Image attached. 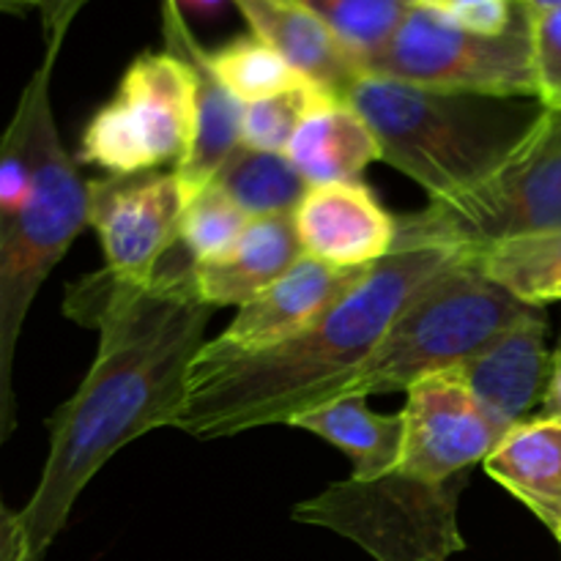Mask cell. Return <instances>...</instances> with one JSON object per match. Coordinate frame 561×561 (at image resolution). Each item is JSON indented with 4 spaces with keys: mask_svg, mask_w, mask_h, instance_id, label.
<instances>
[{
    "mask_svg": "<svg viewBox=\"0 0 561 561\" xmlns=\"http://www.w3.org/2000/svg\"><path fill=\"white\" fill-rule=\"evenodd\" d=\"M64 312L96 329L99 351L77 392L49 420L47 460L20 513L27 561H44L80 493L118 449L148 431L175 427L211 318L195 290V263L170 255L148 285L107 268L69 285Z\"/></svg>",
    "mask_w": 561,
    "mask_h": 561,
    "instance_id": "6da1fadb",
    "label": "cell"
},
{
    "mask_svg": "<svg viewBox=\"0 0 561 561\" xmlns=\"http://www.w3.org/2000/svg\"><path fill=\"white\" fill-rule=\"evenodd\" d=\"M455 257L438 247L398 250L367 268L334 310L296 337L239 359L192 362L175 427L201 442L228 438L294 425L307 411L337 400L416 290Z\"/></svg>",
    "mask_w": 561,
    "mask_h": 561,
    "instance_id": "7a4b0ae2",
    "label": "cell"
},
{
    "mask_svg": "<svg viewBox=\"0 0 561 561\" xmlns=\"http://www.w3.org/2000/svg\"><path fill=\"white\" fill-rule=\"evenodd\" d=\"M345 102L370 124L381 162L449 201L491 179L542 113L520 99L447 93L362 75Z\"/></svg>",
    "mask_w": 561,
    "mask_h": 561,
    "instance_id": "3957f363",
    "label": "cell"
},
{
    "mask_svg": "<svg viewBox=\"0 0 561 561\" xmlns=\"http://www.w3.org/2000/svg\"><path fill=\"white\" fill-rule=\"evenodd\" d=\"M55 60L44 58L16 102L14 118L33 162V195L0 219V447L16 427L14 354L22 323L44 279L88 228V181L60 142L49 99Z\"/></svg>",
    "mask_w": 561,
    "mask_h": 561,
    "instance_id": "277c9868",
    "label": "cell"
},
{
    "mask_svg": "<svg viewBox=\"0 0 561 561\" xmlns=\"http://www.w3.org/2000/svg\"><path fill=\"white\" fill-rule=\"evenodd\" d=\"M535 310L458 255L416 290L340 398L409 392L422 378L463 365Z\"/></svg>",
    "mask_w": 561,
    "mask_h": 561,
    "instance_id": "5b68a950",
    "label": "cell"
},
{
    "mask_svg": "<svg viewBox=\"0 0 561 561\" xmlns=\"http://www.w3.org/2000/svg\"><path fill=\"white\" fill-rule=\"evenodd\" d=\"M561 228V110L542 107L507 162L474 190L398 217L394 250L469 257L496 241Z\"/></svg>",
    "mask_w": 561,
    "mask_h": 561,
    "instance_id": "8992f818",
    "label": "cell"
},
{
    "mask_svg": "<svg viewBox=\"0 0 561 561\" xmlns=\"http://www.w3.org/2000/svg\"><path fill=\"white\" fill-rule=\"evenodd\" d=\"M466 474L427 482L394 469L334 482L294 507V520L345 537L376 561H449L466 551L458 526Z\"/></svg>",
    "mask_w": 561,
    "mask_h": 561,
    "instance_id": "52a82bcc",
    "label": "cell"
},
{
    "mask_svg": "<svg viewBox=\"0 0 561 561\" xmlns=\"http://www.w3.org/2000/svg\"><path fill=\"white\" fill-rule=\"evenodd\" d=\"M365 75L387 77L431 91L537 99L529 14L520 5L513 27L488 36V33L449 25L431 11L414 5L394 36L365 60Z\"/></svg>",
    "mask_w": 561,
    "mask_h": 561,
    "instance_id": "ba28073f",
    "label": "cell"
},
{
    "mask_svg": "<svg viewBox=\"0 0 561 561\" xmlns=\"http://www.w3.org/2000/svg\"><path fill=\"white\" fill-rule=\"evenodd\" d=\"M197 126L195 75L170 49L137 55L115 96L88 121L80 162L107 175L148 173L184 159Z\"/></svg>",
    "mask_w": 561,
    "mask_h": 561,
    "instance_id": "9c48e42d",
    "label": "cell"
},
{
    "mask_svg": "<svg viewBox=\"0 0 561 561\" xmlns=\"http://www.w3.org/2000/svg\"><path fill=\"white\" fill-rule=\"evenodd\" d=\"M186 195L175 173L104 175L88 181V225L96 230L104 268L148 285L179 244Z\"/></svg>",
    "mask_w": 561,
    "mask_h": 561,
    "instance_id": "30bf717a",
    "label": "cell"
},
{
    "mask_svg": "<svg viewBox=\"0 0 561 561\" xmlns=\"http://www.w3.org/2000/svg\"><path fill=\"white\" fill-rule=\"evenodd\" d=\"M400 414L405 436L398 469L427 482L455 480L485 463L507 433L453 370L416 381Z\"/></svg>",
    "mask_w": 561,
    "mask_h": 561,
    "instance_id": "8fae6325",
    "label": "cell"
},
{
    "mask_svg": "<svg viewBox=\"0 0 561 561\" xmlns=\"http://www.w3.org/2000/svg\"><path fill=\"white\" fill-rule=\"evenodd\" d=\"M365 274L367 268H340L301 255L277 283L239 307V316L217 340L203 343L195 365L239 359L296 337L334 310Z\"/></svg>",
    "mask_w": 561,
    "mask_h": 561,
    "instance_id": "7c38bea8",
    "label": "cell"
},
{
    "mask_svg": "<svg viewBox=\"0 0 561 561\" xmlns=\"http://www.w3.org/2000/svg\"><path fill=\"white\" fill-rule=\"evenodd\" d=\"M294 225L307 257L340 268L376 266L392 255L398 239V217L362 181L310 186Z\"/></svg>",
    "mask_w": 561,
    "mask_h": 561,
    "instance_id": "4fadbf2b",
    "label": "cell"
},
{
    "mask_svg": "<svg viewBox=\"0 0 561 561\" xmlns=\"http://www.w3.org/2000/svg\"><path fill=\"white\" fill-rule=\"evenodd\" d=\"M159 14H162L164 49L184 58L190 64L192 75H195V137H192L190 151L184 153V159L173 170L186 201H192L206 186H211L219 168L241 146V124H244L247 104H241L214 75L211 49L197 42L179 0H162Z\"/></svg>",
    "mask_w": 561,
    "mask_h": 561,
    "instance_id": "5bb4252c",
    "label": "cell"
},
{
    "mask_svg": "<svg viewBox=\"0 0 561 561\" xmlns=\"http://www.w3.org/2000/svg\"><path fill=\"white\" fill-rule=\"evenodd\" d=\"M551 356L546 312L537 307L453 373L488 416L510 431L524 422L535 405H540L551 373Z\"/></svg>",
    "mask_w": 561,
    "mask_h": 561,
    "instance_id": "9a60e30c",
    "label": "cell"
},
{
    "mask_svg": "<svg viewBox=\"0 0 561 561\" xmlns=\"http://www.w3.org/2000/svg\"><path fill=\"white\" fill-rule=\"evenodd\" d=\"M252 36L288 60L305 80L345 99L365 75L362 60L299 0H230Z\"/></svg>",
    "mask_w": 561,
    "mask_h": 561,
    "instance_id": "2e32d148",
    "label": "cell"
},
{
    "mask_svg": "<svg viewBox=\"0 0 561 561\" xmlns=\"http://www.w3.org/2000/svg\"><path fill=\"white\" fill-rule=\"evenodd\" d=\"M305 255L294 214L252 219L241 239L219 257L195 266V290L203 305L244 307L277 283Z\"/></svg>",
    "mask_w": 561,
    "mask_h": 561,
    "instance_id": "e0dca14e",
    "label": "cell"
},
{
    "mask_svg": "<svg viewBox=\"0 0 561 561\" xmlns=\"http://www.w3.org/2000/svg\"><path fill=\"white\" fill-rule=\"evenodd\" d=\"M285 157L310 186L351 184L381 159V146L354 104L327 93L305 115Z\"/></svg>",
    "mask_w": 561,
    "mask_h": 561,
    "instance_id": "ac0fdd59",
    "label": "cell"
},
{
    "mask_svg": "<svg viewBox=\"0 0 561 561\" xmlns=\"http://www.w3.org/2000/svg\"><path fill=\"white\" fill-rule=\"evenodd\" d=\"M485 471L524 502L557 537L561 531V420L535 416L504 433Z\"/></svg>",
    "mask_w": 561,
    "mask_h": 561,
    "instance_id": "d6986e66",
    "label": "cell"
},
{
    "mask_svg": "<svg viewBox=\"0 0 561 561\" xmlns=\"http://www.w3.org/2000/svg\"><path fill=\"white\" fill-rule=\"evenodd\" d=\"M294 427L334 444L351 458L354 480H376L400 466L403 458V414H376L367 398L345 394L307 411Z\"/></svg>",
    "mask_w": 561,
    "mask_h": 561,
    "instance_id": "ffe728a7",
    "label": "cell"
},
{
    "mask_svg": "<svg viewBox=\"0 0 561 561\" xmlns=\"http://www.w3.org/2000/svg\"><path fill=\"white\" fill-rule=\"evenodd\" d=\"M485 277L529 307L561 301V228L513 236L469 255Z\"/></svg>",
    "mask_w": 561,
    "mask_h": 561,
    "instance_id": "44dd1931",
    "label": "cell"
},
{
    "mask_svg": "<svg viewBox=\"0 0 561 561\" xmlns=\"http://www.w3.org/2000/svg\"><path fill=\"white\" fill-rule=\"evenodd\" d=\"M250 219L288 217L305 201L310 184L285 153L239 146L211 181Z\"/></svg>",
    "mask_w": 561,
    "mask_h": 561,
    "instance_id": "7402d4cb",
    "label": "cell"
},
{
    "mask_svg": "<svg viewBox=\"0 0 561 561\" xmlns=\"http://www.w3.org/2000/svg\"><path fill=\"white\" fill-rule=\"evenodd\" d=\"M211 69L241 104L277 96L305 80L288 60L255 36L230 38L211 49Z\"/></svg>",
    "mask_w": 561,
    "mask_h": 561,
    "instance_id": "603a6c76",
    "label": "cell"
},
{
    "mask_svg": "<svg viewBox=\"0 0 561 561\" xmlns=\"http://www.w3.org/2000/svg\"><path fill=\"white\" fill-rule=\"evenodd\" d=\"M312 11L356 58L376 55L403 25L414 0H299Z\"/></svg>",
    "mask_w": 561,
    "mask_h": 561,
    "instance_id": "cb8c5ba5",
    "label": "cell"
},
{
    "mask_svg": "<svg viewBox=\"0 0 561 561\" xmlns=\"http://www.w3.org/2000/svg\"><path fill=\"white\" fill-rule=\"evenodd\" d=\"M250 222L252 219L211 184L186 203L179 228V247L195 266L214 261L241 239Z\"/></svg>",
    "mask_w": 561,
    "mask_h": 561,
    "instance_id": "d4e9b609",
    "label": "cell"
},
{
    "mask_svg": "<svg viewBox=\"0 0 561 561\" xmlns=\"http://www.w3.org/2000/svg\"><path fill=\"white\" fill-rule=\"evenodd\" d=\"M329 91L318 88L316 82L301 80L299 85L288 88L277 96L247 104L244 124H241V146L255 148V151L285 153L305 115Z\"/></svg>",
    "mask_w": 561,
    "mask_h": 561,
    "instance_id": "484cf974",
    "label": "cell"
},
{
    "mask_svg": "<svg viewBox=\"0 0 561 561\" xmlns=\"http://www.w3.org/2000/svg\"><path fill=\"white\" fill-rule=\"evenodd\" d=\"M531 49H535L537 102L561 110V5L529 11Z\"/></svg>",
    "mask_w": 561,
    "mask_h": 561,
    "instance_id": "4316f807",
    "label": "cell"
},
{
    "mask_svg": "<svg viewBox=\"0 0 561 561\" xmlns=\"http://www.w3.org/2000/svg\"><path fill=\"white\" fill-rule=\"evenodd\" d=\"M33 162L27 153L20 121L11 115L9 126L0 135V219L20 214L33 195Z\"/></svg>",
    "mask_w": 561,
    "mask_h": 561,
    "instance_id": "83f0119b",
    "label": "cell"
},
{
    "mask_svg": "<svg viewBox=\"0 0 561 561\" xmlns=\"http://www.w3.org/2000/svg\"><path fill=\"white\" fill-rule=\"evenodd\" d=\"M414 5L431 11L449 25L488 33V36L513 27L520 14V5L515 0H414Z\"/></svg>",
    "mask_w": 561,
    "mask_h": 561,
    "instance_id": "f1b7e54d",
    "label": "cell"
},
{
    "mask_svg": "<svg viewBox=\"0 0 561 561\" xmlns=\"http://www.w3.org/2000/svg\"><path fill=\"white\" fill-rule=\"evenodd\" d=\"M91 0H38V16H42V33H44V58L58 60L60 47H64V38L69 33V27L75 25V20L80 16V11Z\"/></svg>",
    "mask_w": 561,
    "mask_h": 561,
    "instance_id": "f546056e",
    "label": "cell"
},
{
    "mask_svg": "<svg viewBox=\"0 0 561 561\" xmlns=\"http://www.w3.org/2000/svg\"><path fill=\"white\" fill-rule=\"evenodd\" d=\"M0 561H27V537L20 513L0 496Z\"/></svg>",
    "mask_w": 561,
    "mask_h": 561,
    "instance_id": "4dcf8cb0",
    "label": "cell"
},
{
    "mask_svg": "<svg viewBox=\"0 0 561 561\" xmlns=\"http://www.w3.org/2000/svg\"><path fill=\"white\" fill-rule=\"evenodd\" d=\"M540 416H551V420H561V351H553L551 356V373H548L546 392L540 400Z\"/></svg>",
    "mask_w": 561,
    "mask_h": 561,
    "instance_id": "1f68e13d",
    "label": "cell"
},
{
    "mask_svg": "<svg viewBox=\"0 0 561 561\" xmlns=\"http://www.w3.org/2000/svg\"><path fill=\"white\" fill-rule=\"evenodd\" d=\"M230 3V0H179L181 11H190L195 16H214L222 11V5Z\"/></svg>",
    "mask_w": 561,
    "mask_h": 561,
    "instance_id": "d6a6232c",
    "label": "cell"
},
{
    "mask_svg": "<svg viewBox=\"0 0 561 561\" xmlns=\"http://www.w3.org/2000/svg\"><path fill=\"white\" fill-rule=\"evenodd\" d=\"M38 9V0H0V14H25Z\"/></svg>",
    "mask_w": 561,
    "mask_h": 561,
    "instance_id": "836d02e7",
    "label": "cell"
},
{
    "mask_svg": "<svg viewBox=\"0 0 561 561\" xmlns=\"http://www.w3.org/2000/svg\"><path fill=\"white\" fill-rule=\"evenodd\" d=\"M518 5H524V9L529 11H540V9H557L561 5V0H515Z\"/></svg>",
    "mask_w": 561,
    "mask_h": 561,
    "instance_id": "e575fe53",
    "label": "cell"
},
{
    "mask_svg": "<svg viewBox=\"0 0 561 561\" xmlns=\"http://www.w3.org/2000/svg\"><path fill=\"white\" fill-rule=\"evenodd\" d=\"M557 540H559V546H561V531H559V535H557Z\"/></svg>",
    "mask_w": 561,
    "mask_h": 561,
    "instance_id": "d590c367",
    "label": "cell"
}]
</instances>
